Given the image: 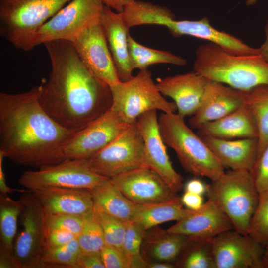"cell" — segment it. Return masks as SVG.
<instances>
[{
    "instance_id": "cell-1",
    "label": "cell",
    "mask_w": 268,
    "mask_h": 268,
    "mask_svg": "<svg viewBox=\"0 0 268 268\" xmlns=\"http://www.w3.org/2000/svg\"><path fill=\"white\" fill-rule=\"evenodd\" d=\"M43 45L51 69L48 80L40 85V103L57 123L76 132L110 109V87L87 67L72 43L57 40Z\"/></svg>"
},
{
    "instance_id": "cell-2",
    "label": "cell",
    "mask_w": 268,
    "mask_h": 268,
    "mask_svg": "<svg viewBox=\"0 0 268 268\" xmlns=\"http://www.w3.org/2000/svg\"><path fill=\"white\" fill-rule=\"evenodd\" d=\"M39 92L40 85L0 93V152L17 164L38 169L66 160L64 146L75 133L47 114Z\"/></svg>"
},
{
    "instance_id": "cell-3",
    "label": "cell",
    "mask_w": 268,
    "mask_h": 268,
    "mask_svg": "<svg viewBox=\"0 0 268 268\" xmlns=\"http://www.w3.org/2000/svg\"><path fill=\"white\" fill-rule=\"evenodd\" d=\"M193 69L209 80L244 91L268 84V63L260 54H234L211 42L196 49Z\"/></svg>"
},
{
    "instance_id": "cell-4",
    "label": "cell",
    "mask_w": 268,
    "mask_h": 268,
    "mask_svg": "<svg viewBox=\"0 0 268 268\" xmlns=\"http://www.w3.org/2000/svg\"><path fill=\"white\" fill-rule=\"evenodd\" d=\"M160 132L164 143L175 152L183 168L196 176L215 181L225 167L199 134L177 113H163L158 117Z\"/></svg>"
},
{
    "instance_id": "cell-5",
    "label": "cell",
    "mask_w": 268,
    "mask_h": 268,
    "mask_svg": "<svg viewBox=\"0 0 268 268\" xmlns=\"http://www.w3.org/2000/svg\"><path fill=\"white\" fill-rule=\"evenodd\" d=\"M71 0H1L0 33L17 48L34 47L38 30Z\"/></svg>"
},
{
    "instance_id": "cell-6",
    "label": "cell",
    "mask_w": 268,
    "mask_h": 268,
    "mask_svg": "<svg viewBox=\"0 0 268 268\" xmlns=\"http://www.w3.org/2000/svg\"><path fill=\"white\" fill-rule=\"evenodd\" d=\"M206 194L227 215L235 230L247 234L260 195L250 171L225 172L208 185Z\"/></svg>"
},
{
    "instance_id": "cell-7",
    "label": "cell",
    "mask_w": 268,
    "mask_h": 268,
    "mask_svg": "<svg viewBox=\"0 0 268 268\" xmlns=\"http://www.w3.org/2000/svg\"><path fill=\"white\" fill-rule=\"evenodd\" d=\"M110 87L111 109L128 124L136 122L139 116L148 111L171 113L177 110L175 103L167 101L160 93L148 69L139 71L129 80Z\"/></svg>"
},
{
    "instance_id": "cell-8",
    "label": "cell",
    "mask_w": 268,
    "mask_h": 268,
    "mask_svg": "<svg viewBox=\"0 0 268 268\" xmlns=\"http://www.w3.org/2000/svg\"><path fill=\"white\" fill-rule=\"evenodd\" d=\"M19 201L22 229L14 242V253L22 268H39L47 250L46 213L30 191L22 193Z\"/></svg>"
},
{
    "instance_id": "cell-9",
    "label": "cell",
    "mask_w": 268,
    "mask_h": 268,
    "mask_svg": "<svg viewBox=\"0 0 268 268\" xmlns=\"http://www.w3.org/2000/svg\"><path fill=\"white\" fill-rule=\"evenodd\" d=\"M143 141L136 123L130 124L102 150L86 159L96 174L112 178L129 171L145 167Z\"/></svg>"
},
{
    "instance_id": "cell-10",
    "label": "cell",
    "mask_w": 268,
    "mask_h": 268,
    "mask_svg": "<svg viewBox=\"0 0 268 268\" xmlns=\"http://www.w3.org/2000/svg\"><path fill=\"white\" fill-rule=\"evenodd\" d=\"M100 0H71L38 30L34 47L57 40L73 43L86 28L100 21Z\"/></svg>"
},
{
    "instance_id": "cell-11",
    "label": "cell",
    "mask_w": 268,
    "mask_h": 268,
    "mask_svg": "<svg viewBox=\"0 0 268 268\" xmlns=\"http://www.w3.org/2000/svg\"><path fill=\"white\" fill-rule=\"evenodd\" d=\"M107 178L93 172L85 159H67L37 170L26 171L18 183L30 191L46 187L91 190Z\"/></svg>"
},
{
    "instance_id": "cell-12",
    "label": "cell",
    "mask_w": 268,
    "mask_h": 268,
    "mask_svg": "<svg viewBox=\"0 0 268 268\" xmlns=\"http://www.w3.org/2000/svg\"><path fill=\"white\" fill-rule=\"evenodd\" d=\"M130 124L110 109L68 139L64 155L69 159H86L115 139Z\"/></svg>"
},
{
    "instance_id": "cell-13",
    "label": "cell",
    "mask_w": 268,
    "mask_h": 268,
    "mask_svg": "<svg viewBox=\"0 0 268 268\" xmlns=\"http://www.w3.org/2000/svg\"><path fill=\"white\" fill-rule=\"evenodd\" d=\"M136 125L143 141L144 167L157 173L175 192L184 187L183 177L173 168L161 135L157 111L141 114Z\"/></svg>"
},
{
    "instance_id": "cell-14",
    "label": "cell",
    "mask_w": 268,
    "mask_h": 268,
    "mask_svg": "<svg viewBox=\"0 0 268 268\" xmlns=\"http://www.w3.org/2000/svg\"><path fill=\"white\" fill-rule=\"evenodd\" d=\"M216 268H263L265 246L235 229L211 240Z\"/></svg>"
},
{
    "instance_id": "cell-15",
    "label": "cell",
    "mask_w": 268,
    "mask_h": 268,
    "mask_svg": "<svg viewBox=\"0 0 268 268\" xmlns=\"http://www.w3.org/2000/svg\"><path fill=\"white\" fill-rule=\"evenodd\" d=\"M72 44L82 61L97 78L109 86L121 82L100 21L81 32Z\"/></svg>"
},
{
    "instance_id": "cell-16",
    "label": "cell",
    "mask_w": 268,
    "mask_h": 268,
    "mask_svg": "<svg viewBox=\"0 0 268 268\" xmlns=\"http://www.w3.org/2000/svg\"><path fill=\"white\" fill-rule=\"evenodd\" d=\"M110 179L135 204L164 202L179 197L157 173L146 167L136 168Z\"/></svg>"
},
{
    "instance_id": "cell-17",
    "label": "cell",
    "mask_w": 268,
    "mask_h": 268,
    "mask_svg": "<svg viewBox=\"0 0 268 268\" xmlns=\"http://www.w3.org/2000/svg\"><path fill=\"white\" fill-rule=\"evenodd\" d=\"M246 94V91L208 80L199 106L189 120L190 127L198 130L234 112L245 103Z\"/></svg>"
},
{
    "instance_id": "cell-18",
    "label": "cell",
    "mask_w": 268,
    "mask_h": 268,
    "mask_svg": "<svg viewBox=\"0 0 268 268\" xmlns=\"http://www.w3.org/2000/svg\"><path fill=\"white\" fill-rule=\"evenodd\" d=\"M231 229L234 226L227 215L214 201L208 199L200 209L192 210L167 231L192 240H210Z\"/></svg>"
},
{
    "instance_id": "cell-19",
    "label": "cell",
    "mask_w": 268,
    "mask_h": 268,
    "mask_svg": "<svg viewBox=\"0 0 268 268\" xmlns=\"http://www.w3.org/2000/svg\"><path fill=\"white\" fill-rule=\"evenodd\" d=\"M208 80L193 71L182 74L158 78L156 86L164 96L171 98L177 114L185 118L197 111Z\"/></svg>"
},
{
    "instance_id": "cell-20",
    "label": "cell",
    "mask_w": 268,
    "mask_h": 268,
    "mask_svg": "<svg viewBox=\"0 0 268 268\" xmlns=\"http://www.w3.org/2000/svg\"><path fill=\"white\" fill-rule=\"evenodd\" d=\"M31 192L47 214L84 216L94 210V202L89 189L46 187Z\"/></svg>"
},
{
    "instance_id": "cell-21",
    "label": "cell",
    "mask_w": 268,
    "mask_h": 268,
    "mask_svg": "<svg viewBox=\"0 0 268 268\" xmlns=\"http://www.w3.org/2000/svg\"><path fill=\"white\" fill-rule=\"evenodd\" d=\"M100 23L119 77L122 82L128 81L133 77L128 44L130 28L122 12H115L105 5H104L100 15Z\"/></svg>"
},
{
    "instance_id": "cell-22",
    "label": "cell",
    "mask_w": 268,
    "mask_h": 268,
    "mask_svg": "<svg viewBox=\"0 0 268 268\" xmlns=\"http://www.w3.org/2000/svg\"><path fill=\"white\" fill-rule=\"evenodd\" d=\"M166 28L176 38L189 35L207 40L234 54H259L258 48L251 47L238 38L215 29L206 17L199 20L172 19L167 22Z\"/></svg>"
},
{
    "instance_id": "cell-23",
    "label": "cell",
    "mask_w": 268,
    "mask_h": 268,
    "mask_svg": "<svg viewBox=\"0 0 268 268\" xmlns=\"http://www.w3.org/2000/svg\"><path fill=\"white\" fill-rule=\"evenodd\" d=\"M201 137L225 168L251 171L258 153L257 138L224 139Z\"/></svg>"
},
{
    "instance_id": "cell-24",
    "label": "cell",
    "mask_w": 268,
    "mask_h": 268,
    "mask_svg": "<svg viewBox=\"0 0 268 268\" xmlns=\"http://www.w3.org/2000/svg\"><path fill=\"white\" fill-rule=\"evenodd\" d=\"M198 130L201 136L224 139L258 138V135L256 122L245 102L234 112L204 124Z\"/></svg>"
},
{
    "instance_id": "cell-25",
    "label": "cell",
    "mask_w": 268,
    "mask_h": 268,
    "mask_svg": "<svg viewBox=\"0 0 268 268\" xmlns=\"http://www.w3.org/2000/svg\"><path fill=\"white\" fill-rule=\"evenodd\" d=\"M135 204L132 220L145 231L164 222L178 221L192 211L184 208L179 197L167 201Z\"/></svg>"
},
{
    "instance_id": "cell-26",
    "label": "cell",
    "mask_w": 268,
    "mask_h": 268,
    "mask_svg": "<svg viewBox=\"0 0 268 268\" xmlns=\"http://www.w3.org/2000/svg\"><path fill=\"white\" fill-rule=\"evenodd\" d=\"M94 204L107 213L124 221L132 220L135 204L107 178L90 190Z\"/></svg>"
},
{
    "instance_id": "cell-27",
    "label": "cell",
    "mask_w": 268,
    "mask_h": 268,
    "mask_svg": "<svg viewBox=\"0 0 268 268\" xmlns=\"http://www.w3.org/2000/svg\"><path fill=\"white\" fill-rule=\"evenodd\" d=\"M128 44L133 70H146L149 66L155 64H170L183 66L187 63L185 59L170 52L144 46L135 41L130 34L129 35Z\"/></svg>"
},
{
    "instance_id": "cell-28",
    "label": "cell",
    "mask_w": 268,
    "mask_h": 268,
    "mask_svg": "<svg viewBox=\"0 0 268 268\" xmlns=\"http://www.w3.org/2000/svg\"><path fill=\"white\" fill-rule=\"evenodd\" d=\"M245 103L258 129L257 157L268 144V84L260 85L247 91Z\"/></svg>"
},
{
    "instance_id": "cell-29",
    "label": "cell",
    "mask_w": 268,
    "mask_h": 268,
    "mask_svg": "<svg viewBox=\"0 0 268 268\" xmlns=\"http://www.w3.org/2000/svg\"><path fill=\"white\" fill-rule=\"evenodd\" d=\"M148 240V252L158 262L177 261L191 239L184 235L162 231Z\"/></svg>"
},
{
    "instance_id": "cell-30",
    "label": "cell",
    "mask_w": 268,
    "mask_h": 268,
    "mask_svg": "<svg viewBox=\"0 0 268 268\" xmlns=\"http://www.w3.org/2000/svg\"><path fill=\"white\" fill-rule=\"evenodd\" d=\"M175 265L183 268H216L211 240L191 239Z\"/></svg>"
},
{
    "instance_id": "cell-31",
    "label": "cell",
    "mask_w": 268,
    "mask_h": 268,
    "mask_svg": "<svg viewBox=\"0 0 268 268\" xmlns=\"http://www.w3.org/2000/svg\"><path fill=\"white\" fill-rule=\"evenodd\" d=\"M21 205L8 195H0V244L13 250Z\"/></svg>"
},
{
    "instance_id": "cell-32",
    "label": "cell",
    "mask_w": 268,
    "mask_h": 268,
    "mask_svg": "<svg viewBox=\"0 0 268 268\" xmlns=\"http://www.w3.org/2000/svg\"><path fill=\"white\" fill-rule=\"evenodd\" d=\"M145 231L139 224L132 220L126 222V231L121 250L131 268H147L148 262L143 258L141 251Z\"/></svg>"
},
{
    "instance_id": "cell-33",
    "label": "cell",
    "mask_w": 268,
    "mask_h": 268,
    "mask_svg": "<svg viewBox=\"0 0 268 268\" xmlns=\"http://www.w3.org/2000/svg\"><path fill=\"white\" fill-rule=\"evenodd\" d=\"M80 253L76 238L63 246L47 249L41 260L39 268H77Z\"/></svg>"
},
{
    "instance_id": "cell-34",
    "label": "cell",
    "mask_w": 268,
    "mask_h": 268,
    "mask_svg": "<svg viewBox=\"0 0 268 268\" xmlns=\"http://www.w3.org/2000/svg\"><path fill=\"white\" fill-rule=\"evenodd\" d=\"M77 240L83 253L100 252L106 245L102 229L94 210L83 216L82 228Z\"/></svg>"
},
{
    "instance_id": "cell-35",
    "label": "cell",
    "mask_w": 268,
    "mask_h": 268,
    "mask_svg": "<svg viewBox=\"0 0 268 268\" xmlns=\"http://www.w3.org/2000/svg\"><path fill=\"white\" fill-rule=\"evenodd\" d=\"M247 234L264 246L268 243V191L260 193L257 207L248 225Z\"/></svg>"
},
{
    "instance_id": "cell-36",
    "label": "cell",
    "mask_w": 268,
    "mask_h": 268,
    "mask_svg": "<svg viewBox=\"0 0 268 268\" xmlns=\"http://www.w3.org/2000/svg\"><path fill=\"white\" fill-rule=\"evenodd\" d=\"M94 212L102 229L106 245L122 250L126 222L107 213L95 204Z\"/></svg>"
},
{
    "instance_id": "cell-37",
    "label": "cell",
    "mask_w": 268,
    "mask_h": 268,
    "mask_svg": "<svg viewBox=\"0 0 268 268\" xmlns=\"http://www.w3.org/2000/svg\"><path fill=\"white\" fill-rule=\"evenodd\" d=\"M83 223V216L67 214H52L46 213L47 231L61 230L71 232L77 236L81 231Z\"/></svg>"
},
{
    "instance_id": "cell-38",
    "label": "cell",
    "mask_w": 268,
    "mask_h": 268,
    "mask_svg": "<svg viewBox=\"0 0 268 268\" xmlns=\"http://www.w3.org/2000/svg\"><path fill=\"white\" fill-rule=\"evenodd\" d=\"M250 172L259 193L268 191V144L256 157Z\"/></svg>"
},
{
    "instance_id": "cell-39",
    "label": "cell",
    "mask_w": 268,
    "mask_h": 268,
    "mask_svg": "<svg viewBox=\"0 0 268 268\" xmlns=\"http://www.w3.org/2000/svg\"><path fill=\"white\" fill-rule=\"evenodd\" d=\"M100 255L105 268H131L127 259L120 249L105 245Z\"/></svg>"
},
{
    "instance_id": "cell-40",
    "label": "cell",
    "mask_w": 268,
    "mask_h": 268,
    "mask_svg": "<svg viewBox=\"0 0 268 268\" xmlns=\"http://www.w3.org/2000/svg\"><path fill=\"white\" fill-rule=\"evenodd\" d=\"M77 236L71 232L61 230L47 231V249L59 247L76 239Z\"/></svg>"
},
{
    "instance_id": "cell-41",
    "label": "cell",
    "mask_w": 268,
    "mask_h": 268,
    "mask_svg": "<svg viewBox=\"0 0 268 268\" xmlns=\"http://www.w3.org/2000/svg\"><path fill=\"white\" fill-rule=\"evenodd\" d=\"M77 268H105L100 252L80 253L77 262Z\"/></svg>"
},
{
    "instance_id": "cell-42",
    "label": "cell",
    "mask_w": 268,
    "mask_h": 268,
    "mask_svg": "<svg viewBox=\"0 0 268 268\" xmlns=\"http://www.w3.org/2000/svg\"><path fill=\"white\" fill-rule=\"evenodd\" d=\"M0 268H22L14 251L0 244Z\"/></svg>"
},
{
    "instance_id": "cell-43",
    "label": "cell",
    "mask_w": 268,
    "mask_h": 268,
    "mask_svg": "<svg viewBox=\"0 0 268 268\" xmlns=\"http://www.w3.org/2000/svg\"><path fill=\"white\" fill-rule=\"evenodd\" d=\"M180 199L183 205L191 210H198L204 203L202 195L189 192L185 191Z\"/></svg>"
},
{
    "instance_id": "cell-44",
    "label": "cell",
    "mask_w": 268,
    "mask_h": 268,
    "mask_svg": "<svg viewBox=\"0 0 268 268\" xmlns=\"http://www.w3.org/2000/svg\"><path fill=\"white\" fill-rule=\"evenodd\" d=\"M208 185L199 179L194 178L189 180L184 185L185 191L203 195L206 194Z\"/></svg>"
},
{
    "instance_id": "cell-45",
    "label": "cell",
    "mask_w": 268,
    "mask_h": 268,
    "mask_svg": "<svg viewBox=\"0 0 268 268\" xmlns=\"http://www.w3.org/2000/svg\"><path fill=\"white\" fill-rule=\"evenodd\" d=\"M5 158L1 152H0V194L4 195H8L15 191L24 193L29 191L28 190L16 189L10 187L6 183L5 174L3 168V160Z\"/></svg>"
},
{
    "instance_id": "cell-46",
    "label": "cell",
    "mask_w": 268,
    "mask_h": 268,
    "mask_svg": "<svg viewBox=\"0 0 268 268\" xmlns=\"http://www.w3.org/2000/svg\"><path fill=\"white\" fill-rule=\"evenodd\" d=\"M103 4L115 10L116 12L121 13L125 7L129 4L137 0H100Z\"/></svg>"
},
{
    "instance_id": "cell-47",
    "label": "cell",
    "mask_w": 268,
    "mask_h": 268,
    "mask_svg": "<svg viewBox=\"0 0 268 268\" xmlns=\"http://www.w3.org/2000/svg\"><path fill=\"white\" fill-rule=\"evenodd\" d=\"M266 39L262 45L258 48L259 54L261 57L268 63V21L267 22L265 28Z\"/></svg>"
},
{
    "instance_id": "cell-48",
    "label": "cell",
    "mask_w": 268,
    "mask_h": 268,
    "mask_svg": "<svg viewBox=\"0 0 268 268\" xmlns=\"http://www.w3.org/2000/svg\"><path fill=\"white\" fill-rule=\"evenodd\" d=\"M175 265L169 262H156L150 263H148L147 268H173Z\"/></svg>"
},
{
    "instance_id": "cell-49",
    "label": "cell",
    "mask_w": 268,
    "mask_h": 268,
    "mask_svg": "<svg viewBox=\"0 0 268 268\" xmlns=\"http://www.w3.org/2000/svg\"><path fill=\"white\" fill-rule=\"evenodd\" d=\"M262 263L263 268H268V243L265 246Z\"/></svg>"
},
{
    "instance_id": "cell-50",
    "label": "cell",
    "mask_w": 268,
    "mask_h": 268,
    "mask_svg": "<svg viewBox=\"0 0 268 268\" xmlns=\"http://www.w3.org/2000/svg\"><path fill=\"white\" fill-rule=\"evenodd\" d=\"M257 0H246V4L247 5H251L255 4Z\"/></svg>"
}]
</instances>
